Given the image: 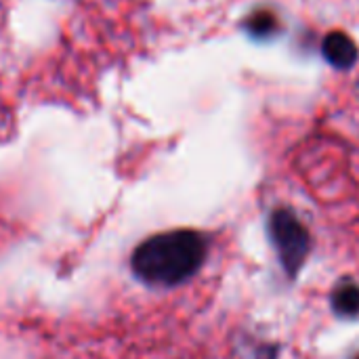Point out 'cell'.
<instances>
[{
  "label": "cell",
  "mask_w": 359,
  "mask_h": 359,
  "mask_svg": "<svg viewBox=\"0 0 359 359\" xmlns=\"http://www.w3.org/2000/svg\"><path fill=\"white\" fill-rule=\"evenodd\" d=\"M206 259V240L191 229H177L147 238L133 257L135 276L151 286H177L196 276Z\"/></svg>",
  "instance_id": "6da1fadb"
},
{
  "label": "cell",
  "mask_w": 359,
  "mask_h": 359,
  "mask_svg": "<svg viewBox=\"0 0 359 359\" xmlns=\"http://www.w3.org/2000/svg\"><path fill=\"white\" fill-rule=\"evenodd\" d=\"M269 233L286 273L294 278L309 252L307 229L290 210H276L269 219Z\"/></svg>",
  "instance_id": "7a4b0ae2"
},
{
  "label": "cell",
  "mask_w": 359,
  "mask_h": 359,
  "mask_svg": "<svg viewBox=\"0 0 359 359\" xmlns=\"http://www.w3.org/2000/svg\"><path fill=\"white\" fill-rule=\"evenodd\" d=\"M322 53L339 69H349L358 61V44L345 32H330L322 42Z\"/></svg>",
  "instance_id": "3957f363"
},
{
  "label": "cell",
  "mask_w": 359,
  "mask_h": 359,
  "mask_svg": "<svg viewBox=\"0 0 359 359\" xmlns=\"http://www.w3.org/2000/svg\"><path fill=\"white\" fill-rule=\"evenodd\" d=\"M332 307L339 316L353 318L359 313V288L355 284H343L332 294Z\"/></svg>",
  "instance_id": "277c9868"
},
{
  "label": "cell",
  "mask_w": 359,
  "mask_h": 359,
  "mask_svg": "<svg viewBox=\"0 0 359 359\" xmlns=\"http://www.w3.org/2000/svg\"><path fill=\"white\" fill-rule=\"evenodd\" d=\"M246 29H248L252 36H259V38L269 36V34H273V29H276V17H273L271 13H267V11L255 13V15L246 21Z\"/></svg>",
  "instance_id": "5b68a950"
},
{
  "label": "cell",
  "mask_w": 359,
  "mask_h": 359,
  "mask_svg": "<svg viewBox=\"0 0 359 359\" xmlns=\"http://www.w3.org/2000/svg\"><path fill=\"white\" fill-rule=\"evenodd\" d=\"M358 359H359V358H358Z\"/></svg>",
  "instance_id": "8992f818"
}]
</instances>
